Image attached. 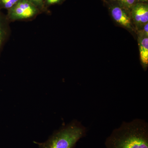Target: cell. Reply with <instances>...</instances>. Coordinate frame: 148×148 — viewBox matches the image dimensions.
Instances as JSON below:
<instances>
[{
	"mask_svg": "<svg viewBox=\"0 0 148 148\" xmlns=\"http://www.w3.org/2000/svg\"><path fill=\"white\" fill-rule=\"evenodd\" d=\"M37 13L36 7L28 0H19L10 8L9 16L12 20L31 18Z\"/></svg>",
	"mask_w": 148,
	"mask_h": 148,
	"instance_id": "3957f363",
	"label": "cell"
},
{
	"mask_svg": "<svg viewBox=\"0 0 148 148\" xmlns=\"http://www.w3.org/2000/svg\"><path fill=\"white\" fill-rule=\"evenodd\" d=\"M46 1L49 4H53L57 3L61 0H46Z\"/></svg>",
	"mask_w": 148,
	"mask_h": 148,
	"instance_id": "7c38bea8",
	"label": "cell"
},
{
	"mask_svg": "<svg viewBox=\"0 0 148 148\" xmlns=\"http://www.w3.org/2000/svg\"><path fill=\"white\" fill-rule=\"evenodd\" d=\"M146 36L148 37V23H146L144 25L143 30L141 32Z\"/></svg>",
	"mask_w": 148,
	"mask_h": 148,
	"instance_id": "9c48e42d",
	"label": "cell"
},
{
	"mask_svg": "<svg viewBox=\"0 0 148 148\" xmlns=\"http://www.w3.org/2000/svg\"><path fill=\"white\" fill-rule=\"evenodd\" d=\"M4 32L3 30L2 26L1 24V21H0V46L2 42L3 38Z\"/></svg>",
	"mask_w": 148,
	"mask_h": 148,
	"instance_id": "30bf717a",
	"label": "cell"
},
{
	"mask_svg": "<svg viewBox=\"0 0 148 148\" xmlns=\"http://www.w3.org/2000/svg\"><path fill=\"white\" fill-rule=\"evenodd\" d=\"M19 0H1V2L5 8H11Z\"/></svg>",
	"mask_w": 148,
	"mask_h": 148,
	"instance_id": "52a82bcc",
	"label": "cell"
},
{
	"mask_svg": "<svg viewBox=\"0 0 148 148\" xmlns=\"http://www.w3.org/2000/svg\"><path fill=\"white\" fill-rule=\"evenodd\" d=\"M135 1H141V0H135Z\"/></svg>",
	"mask_w": 148,
	"mask_h": 148,
	"instance_id": "5bb4252c",
	"label": "cell"
},
{
	"mask_svg": "<svg viewBox=\"0 0 148 148\" xmlns=\"http://www.w3.org/2000/svg\"><path fill=\"white\" fill-rule=\"evenodd\" d=\"M34 3L38 5H41L42 4L43 0H31Z\"/></svg>",
	"mask_w": 148,
	"mask_h": 148,
	"instance_id": "8fae6325",
	"label": "cell"
},
{
	"mask_svg": "<svg viewBox=\"0 0 148 148\" xmlns=\"http://www.w3.org/2000/svg\"><path fill=\"white\" fill-rule=\"evenodd\" d=\"M141 1H147L148 0H141Z\"/></svg>",
	"mask_w": 148,
	"mask_h": 148,
	"instance_id": "4fadbf2b",
	"label": "cell"
},
{
	"mask_svg": "<svg viewBox=\"0 0 148 148\" xmlns=\"http://www.w3.org/2000/svg\"><path fill=\"white\" fill-rule=\"evenodd\" d=\"M139 38V46L140 49V58L144 68L148 65V37L143 34L140 35Z\"/></svg>",
	"mask_w": 148,
	"mask_h": 148,
	"instance_id": "8992f818",
	"label": "cell"
},
{
	"mask_svg": "<svg viewBox=\"0 0 148 148\" xmlns=\"http://www.w3.org/2000/svg\"><path fill=\"white\" fill-rule=\"evenodd\" d=\"M131 15L136 25L144 26L148 22V7L147 4L138 3L132 7Z\"/></svg>",
	"mask_w": 148,
	"mask_h": 148,
	"instance_id": "277c9868",
	"label": "cell"
},
{
	"mask_svg": "<svg viewBox=\"0 0 148 148\" xmlns=\"http://www.w3.org/2000/svg\"><path fill=\"white\" fill-rule=\"evenodd\" d=\"M112 17L116 22L127 29L132 28L131 18L123 8L114 6L111 9Z\"/></svg>",
	"mask_w": 148,
	"mask_h": 148,
	"instance_id": "5b68a950",
	"label": "cell"
},
{
	"mask_svg": "<svg viewBox=\"0 0 148 148\" xmlns=\"http://www.w3.org/2000/svg\"><path fill=\"white\" fill-rule=\"evenodd\" d=\"M118 1L125 8H132L134 5L135 0H116Z\"/></svg>",
	"mask_w": 148,
	"mask_h": 148,
	"instance_id": "ba28073f",
	"label": "cell"
},
{
	"mask_svg": "<svg viewBox=\"0 0 148 148\" xmlns=\"http://www.w3.org/2000/svg\"><path fill=\"white\" fill-rule=\"evenodd\" d=\"M106 148H148V123L135 119L123 121L106 139Z\"/></svg>",
	"mask_w": 148,
	"mask_h": 148,
	"instance_id": "6da1fadb",
	"label": "cell"
},
{
	"mask_svg": "<svg viewBox=\"0 0 148 148\" xmlns=\"http://www.w3.org/2000/svg\"><path fill=\"white\" fill-rule=\"evenodd\" d=\"M87 132V128L80 122L74 120L55 132L46 142L34 143L40 148H73Z\"/></svg>",
	"mask_w": 148,
	"mask_h": 148,
	"instance_id": "7a4b0ae2",
	"label": "cell"
}]
</instances>
